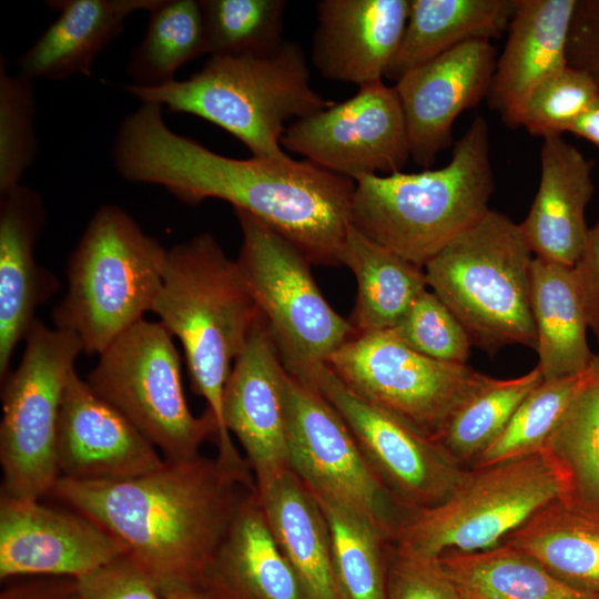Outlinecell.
<instances>
[{"instance_id": "7dc6e473", "label": "cell", "mask_w": 599, "mask_h": 599, "mask_svg": "<svg viewBox=\"0 0 599 599\" xmlns=\"http://www.w3.org/2000/svg\"><path fill=\"white\" fill-rule=\"evenodd\" d=\"M161 599H212L200 586H175L162 592Z\"/></svg>"}, {"instance_id": "74e56055", "label": "cell", "mask_w": 599, "mask_h": 599, "mask_svg": "<svg viewBox=\"0 0 599 599\" xmlns=\"http://www.w3.org/2000/svg\"><path fill=\"white\" fill-rule=\"evenodd\" d=\"M32 81L0 63V193L19 184L38 151Z\"/></svg>"}, {"instance_id": "8992f818", "label": "cell", "mask_w": 599, "mask_h": 599, "mask_svg": "<svg viewBox=\"0 0 599 599\" xmlns=\"http://www.w3.org/2000/svg\"><path fill=\"white\" fill-rule=\"evenodd\" d=\"M167 250L122 207H99L72 251L68 290L53 311L54 327L74 334L83 353L104 352L151 312Z\"/></svg>"}, {"instance_id": "9c48e42d", "label": "cell", "mask_w": 599, "mask_h": 599, "mask_svg": "<svg viewBox=\"0 0 599 599\" xmlns=\"http://www.w3.org/2000/svg\"><path fill=\"white\" fill-rule=\"evenodd\" d=\"M99 356L87 383L164 454L165 461L194 458L206 438L215 439L214 416L209 410L194 416L187 406L180 355L160 322L140 319Z\"/></svg>"}, {"instance_id": "60d3db41", "label": "cell", "mask_w": 599, "mask_h": 599, "mask_svg": "<svg viewBox=\"0 0 599 599\" xmlns=\"http://www.w3.org/2000/svg\"><path fill=\"white\" fill-rule=\"evenodd\" d=\"M386 599H464L439 558L387 547Z\"/></svg>"}, {"instance_id": "44dd1931", "label": "cell", "mask_w": 599, "mask_h": 599, "mask_svg": "<svg viewBox=\"0 0 599 599\" xmlns=\"http://www.w3.org/2000/svg\"><path fill=\"white\" fill-rule=\"evenodd\" d=\"M45 221L40 194L19 184L0 193V377L37 321L35 309L55 282L37 264L34 246Z\"/></svg>"}, {"instance_id": "f1b7e54d", "label": "cell", "mask_w": 599, "mask_h": 599, "mask_svg": "<svg viewBox=\"0 0 599 599\" xmlns=\"http://www.w3.org/2000/svg\"><path fill=\"white\" fill-rule=\"evenodd\" d=\"M501 544L530 556L570 586L599 596V514L560 498Z\"/></svg>"}, {"instance_id": "f35d334b", "label": "cell", "mask_w": 599, "mask_h": 599, "mask_svg": "<svg viewBox=\"0 0 599 599\" xmlns=\"http://www.w3.org/2000/svg\"><path fill=\"white\" fill-rule=\"evenodd\" d=\"M599 95L591 78L566 65L544 80L525 102L519 126L544 139L569 132Z\"/></svg>"}, {"instance_id": "5bb4252c", "label": "cell", "mask_w": 599, "mask_h": 599, "mask_svg": "<svg viewBox=\"0 0 599 599\" xmlns=\"http://www.w3.org/2000/svg\"><path fill=\"white\" fill-rule=\"evenodd\" d=\"M285 388L290 468L313 495L361 512L390 541L406 511L372 470L342 417L290 372Z\"/></svg>"}, {"instance_id": "603a6c76", "label": "cell", "mask_w": 599, "mask_h": 599, "mask_svg": "<svg viewBox=\"0 0 599 599\" xmlns=\"http://www.w3.org/2000/svg\"><path fill=\"white\" fill-rule=\"evenodd\" d=\"M201 587L212 599H307L275 539L256 487L241 499Z\"/></svg>"}, {"instance_id": "d6a6232c", "label": "cell", "mask_w": 599, "mask_h": 599, "mask_svg": "<svg viewBox=\"0 0 599 599\" xmlns=\"http://www.w3.org/2000/svg\"><path fill=\"white\" fill-rule=\"evenodd\" d=\"M315 498L328 526L342 599H386L388 538L361 512L329 499Z\"/></svg>"}, {"instance_id": "7a4b0ae2", "label": "cell", "mask_w": 599, "mask_h": 599, "mask_svg": "<svg viewBox=\"0 0 599 599\" xmlns=\"http://www.w3.org/2000/svg\"><path fill=\"white\" fill-rule=\"evenodd\" d=\"M247 490L216 458L197 455L121 481L61 476L51 494L116 538L162 595L201 587Z\"/></svg>"}, {"instance_id": "52a82bcc", "label": "cell", "mask_w": 599, "mask_h": 599, "mask_svg": "<svg viewBox=\"0 0 599 599\" xmlns=\"http://www.w3.org/2000/svg\"><path fill=\"white\" fill-rule=\"evenodd\" d=\"M534 254L519 224L489 210L424 267L427 285L465 328L471 346L496 354L537 347L530 307Z\"/></svg>"}, {"instance_id": "f546056e", "label": "cell", "mask_w": 599, "mask_h": 599, "mask_svg": "<svg viewBox=\"0 0 599 599\" xmlns=\"http://www.w3.org/2000/svg\"><path fill=\"white\" fill-rule=\"evenodd\" d=\"M354 274L357 295L349 323L356 334L394 328L428 290L425 271L351 225L339 256Z\"/></svg>"}, {"instance_id": "3957f363", "label": "cell", "mask_w": 599, "mask_h": 599, "mask_svg": "<svg viewBox=\"0 0 599 599\" xmlns=\"http://www.w3.org/2000/svg\"><path fill=\"white\" fill-rule=\"evenodd\" d=\"M151 312L181 342L191 387L216 419V458L226 467L244 468L246 460L223 424V394L232 363L262 313L236 261L209 233L174 245Z\"/></svg>"}, {"instance_id": "8fae6325", "label": "cell", "mask_w": 599, "mask_h": 599, "mask_svg": "<svg viewBox=\"0 0 599 599\" xmlns=\"http://www.w3.org/2000/svg\"><path fill=\"white\" fill-rule=\"evenodd\" d=\"M242 245L240 274L265 318L287 372L297 375L328 357L356 333L323 296L312 263L285 236L234 210Z\"/></svg>"}, {"instance_id": "e0dca14e", "label": "cell", "mask_w": 599, "mask_h": 599, "mask_svg": "<svg viewBox=\"0 0 599 599\" xmlns=\"http://www.w3.org/2000/svg\"><path fill=\"white\" fill-rule=\"evenodd\" d=\"M497 59L490 40H471L413 69L395 83L416 164L428 169L451 144L458 115L488 95Z\"/></svg>"}, {"instance_id": "ac0fdd59", "label": "cell", "mask_w": 599, "mask_h": 599, "mask_svg": "<svg viewBox=\"0 0 599 599\" xmlns=\"http://www.w3.org/2000/svg\"><path fill=\"white\" fill-rule=\"evenodd\" d=\"M286 375L261 315L234 361L223 394V424L240 441L255 481L290 468Z\"/></svg>"}, {"instance_id": "2e32d148", "label": "cell", "mask_w": 599, "mask_h": 599, "mask_svg": "<svg viewBox=\"0 0 599 599\" xmlns=\"http://www.w3.org/2000/svg\"><path fill=\"white\" fill-rule=\"evenodd\" d=\"M39 500L1 495V580L19 576L77 579L126 554L116 538L91 519Z\"/></svg>"}, {"instance_id": "1f68e13d", "label": "cell", "mask_w": 599, "mask_h": 599, "mask_svg": "<svg viewBox=\"0 0 599 599\" xmlns=\"http://www.w3.org/2000/svg\"><path fill=\"white\" fill-rule=\"evenodd\" d=\"M126 71L131 84L153 88L174 81L177 70L207 53L200 0H159Z\"/></svg>"}, {"instance_id": "bcb514c9", "label": "cell", "mask_w": 599, "mask_h": 599, "mask_svg": "<svg viewBox=\"0 0 599 599\" xmlns=\"http://www.w3.org/2000/svg\"><path fill=\"white\" fill-rule=\"evenodd\" d=\"M569 132L599 148V95Z\"/></svg>"}, {"instance_id": "f6af8a7d", "label": "cell", "mask_w": 599, "mask_h": 599, "mask_svg": "<svg viewBox=\"0 0 599 599\" xmlns=\"http://www.w3.org/2000/svg\"><path fill=\"white\" fill-rule=\"evenodd\" d=\"M75 592L74 578L47 577L7 587L0 599H71Z\"/></svg>"}, {"instance_id": "7bdbcfd3", "label": "cell", "mask_w": 599, "mask_h": 599, "mask_svg": "<svg viewBox=\"0 0 599 599\" xmlns=\"http://www.w3.org/2000/svg\"><path fill=\"white\" fill-rule=\"evenodd\" d=\"M567 64L587 73L599 91V0H577L568 40Z\"/></svg>"}, {"instance_id": "484cf974", "label": "cell", "mask_w": 599, "mask_h": 599, "mask_svg": "<svg viewBox=\"0 0 599 599\" xmlns=\"http://www.w3.org/2000/svg\"><path fill=\"white\" fill-rule=\"evenodd\" d=\"M275 539L307 599H342L328 526L312 491L286 468L255 481Z\"/></svg>"}, {"instance_id": "4dcf8cb0", "label": "cell", "mask_w": 599, "mask_h": 599, "mask_svg": "<svg viewBox=\"0 0 599 599\" xmlns=\"http://www.w3.org/2000/svg\"><path fill=\"white\" fill-rule=\"evenodd\" d=\"M439 561L464 599H599L505 544L476 552L448 551Z\"/></svg>"}, {"instance_id": "30bf717a", "label": "cell", "mask_w": 599, "mask_h": 599, "mask_svg": "<svg viewBox=\"0 0 599 599\" xmlns=\"http://www.w3.org/2000/svg\"><path fill=\"white\" fill-rule=\"evenodd\" d=\"M17 368L2 379L1 495L40 499L61 477L57 434L61 400L80 353L72 333L37 319Z\"/></svg>"}, {"instance_id": "836d02e7", "label": "cell", "mask_w": 599, "mask_h": 599, "mask_svg": "<svg viewBox=\"0 0 599 599\" xmlns=\"http://www.w3.org/2000/svg\"><path fill=\"white\" fill-rule=\"evenodd\" d=\"M545 449L567 474V498L599 514V354Z\"/></svg>"}, {"instance_id": "5b68a950", "label": "cell", "mask_w": 599, "mask_h": 599, "mask_svg": "<svg viewBox=\"0 0 599 599\" xmlns=\"http://www.w3.org/2000/svg\"><path fill=\"white\" fill-rule=\"evenodd\" d=\"M123 88L142 103L204 119L240 140L252 156L275 161L290 158L282 146L288 121L334 103L313 89L302 47L285 40L262 53L210 57L185 80Z\"/></svg>"}, {"instance_id": "8d00e7d4", "label": "cell", "mask_w": 599, "mask_h": 599, "mask_svg": "<svg viewBox=\"0 0 599 599\" xmlns=\"http://www.w3.org/2000/svg\"><path fill=\"white\" fill-rule=\"evenodd\" d=\"M210 57L256 54L283 39V0H200Z\"/></svg>"}, {"instance_id": "ee69618b", "label": "cell", "mask_w": 599, "mask_h": 599, "mask_svg": "<svg viewBox=\"0 0 599 599\" xmlns=\"http://www.w3.org/2000/svg\"><path fill=\"white\" fill-rule=\"evenodd\" d=\"M588 327L599 328V225L589 229L583 250L573 265Z\"/></svg>"}, {"instance_id": "7402d4cb", "label": "cell", "mask_w": 599, "mask_h": 599, "mask_svg": "<svg viewBox=\"0 0 599 599\" xmlns=\"http://www.w3.org/2000/svg\"><path fill=\"white\" fill-rule=\"evenodd\" d=\"M592 162L561 135L544 139L539 186L520 229L535 257L573 266L587 241Z\"/></svg>"}, {"instance_id": "f907efd6", "label": "cell", "mask_w": 599, "mask_h": 599, "mask_svg": "<svg viewBox=\"0 0 599 599\" xmlns=\"http://www.w3.org/2000/svg\"><path fill=\"white\" fill-rule=\"evenodd\" d=\"M597 224L599 225V220H598V223H597Z\"/></svg>"}, {"instance_id": "4fadbf2b", "label": "cell", "mask_w": 599, "mask_h": 599, "mask_svg": "<svg viewBox=\"0 0 599 599\" xmlns=\"http://www.w3.org/2000/svg\"><path fill=\"white\" fill-rule=\"evenodd\" d=\"M294 376L314 387L338 413L372 470L406 512L446 500L469 469L454 461L433 438L355 394L326 363Z\"/></svg>"}, {"instance_id": "ffe728a7", "label": "cell", "mask_w": 599, "mask_h": 599, "mask_svg": "<svg viewBox=\"0 0 599 599\" xmlns=\"http://www.w3.org/2000/svg\"><path fill=\"white\" fill-rule=\"evenodd\" d=\"M410 0H322L312 62L322 77L363 87L383 81L404 35Z\"/></svg>"}, {"instance_id": "d6986e66", "label": "cell", "mask_w": 599, "mask_h": 599, "mask_svg": "<svg viewBox=\"0 0 599 599\" xmlns=\"http://www.w3.org/2000/svg\"><path fill=\"white\" fill-rule=\"evenodd\" d=\"M61 476L121 481L160 469L156 447L73 370L65 385L57 434Z\"/></svg>"}, {"instance_id": "4316f807", "label": "cell", "mask_w": 599, "mask_h": 599, "mask_svg": "<svg viewBox=\"0 0 599 599\" xmlns=\"http://www.w3.org/2000/svg\"><path fill=\"white\" fill-rule=\"evenodd\" d=\"M529 280L537 367L544 379L585 372L595 354L587 341L588 324L573 266L534 256Z\"/></svg>"}, {"instance_id": "ab89813d", "label": "cell", "mask_w": 599, "mask_h": 599, "mask_svg": "<svg viewBox=\"0 0 599 599\" xmlns=\"http://www.w3.org/2000/svg\"><path fill=\"white\" fill-rule=\"evenodd\" d=\"M389 331L407 347L437 361L466 364L470 356L473 346L465 328L446 304L428 290Z\"/></svg>"}, {"instance_id": "cb8c5ba5", "label": "cell", "mask_w": 599, "mask_h": 599, "mask_svg": "<svg viewBox=\"0 0 599 599\" xmlns=\"http://www.w3.org/2000/svg\"><path fill=\"white\" fill-rule=\"evenodd\" d=\"M577 0H516L488 98L502 121L519 126L526 100L567 65V40Z\"/></svg>"}, {"instance_id": "7c38bea8", "label": "cell", "mask_w": 599, "mask_h": 599, "mask_svg": "<svg viewBox=\"0 0 599 599\" xmlns=\"http://www.w3.org/2000/svg\"><path fill=\"white\" fill-rule=\"evenodd\" d=\"M326 364L355 394L434 440L495 379L467 363L419 354L389 329L355 334Z\"/></svg>"}, {"instance_id": "83f0119b", "label": "cell", "mask_w": 599, "mask_h": 599, "mask_svg": "<svg viewBox=\"0 0 599 599\" xmlns=\"http://www.w3.org/2000/svg\"><path fill=\"white\" fill-rule=\"evenodd\" d=\"M515 7L516 0H410L404 35L385 77L396 83L461 43L499 38Z\"/></svg>"}, {"instance_id": "d590c367", "label": "cell", "mask_w": 599, "mask_h": 599, "mask_svg": "<svg viewBox=\"0 0 599 599\" xmlns=\"http://www.w3.org/2000/svg\"><path fill=\"white\" fill-rule=\"evenodd\" d=\"M588 370L589 367L579 374L544 379L521 402L504 432L473 467H486L544 450L585 383Z\"/></svg>"}, {"instance_id": "c3c4849f", "label": "cell", "mask_w": 599, "mask_h": 599, "mask_svg": "<svg viewBox=\"0 0 599 599\" xmlns=\"http://www.w3.org/2000/svg\"><path fill=\"white\" fill-rule=\"evenodd\" d=\"M71 599H82L77 592L71 597Z\"/></svg>"}, {"instance_id": "277c9868", "label": "cell", "mask_w": 599, "mask_h": 599, "mask_svg": "<svg viewBox=\"0 0 599 599\" xmlns=\"http://www.w3.org/2000/svg\"><path fill=\"white\" fill-rule=\"evenodd\" d=\"M494 187L489 129L477 115L445 166L356 179L351 221L370 240L424 268L490 210Z\"/></svg>"}, {"instance_id": "b9f144b4", "label": "cell", "mask_w": 599, "mask_h": 599, "mask_svg": "<svg viewBox=\"0 0 599 599\" xmlns=\"http://www.w3.org/2000/svg\"><path fill=\"white\" fill-rule=\"evenodd\" d=\"M82 599H161L148 573L123 554L75 579Z\"/></svg>"}, {"instance_id": "9a60e30c", "label": "cell", "mask_w": 599, "mask_h": 599, "mask_svg": "<svg viewBox=\"0 0 599 599\" xmlns=\"http://www.w3.org/2000/svg\"><path fill=\"white\" fill-rule=\"evenodd\" d=\"M282 146L336 175L399 172L410 158L405 116L395 87H359L352 98L287 125Z\"/></svg>"}, {"instance_id": "681fc988", "label": "cell", "mask_w": 599, "mask_h": 599, "mask_svg": "<svg viewBox=\"0 0 599 599\" xmlns=\"http://www.w3.org/2000/svg\"><path fill=\"white\" fill-rule=\"evenodd\" d=\"M593 333L596 334L598 341H599V328L595 329Z\"/></svg>"}, {"instance_id": "ba28073f", "label": "cell", "mask_w": 599, "mask_h": 599, "mask_svg": "<svg viewBox=\"0 0 599 599\" xmlns=\"http://www.w3.org/2000/svg\"><path fill=\"white\" fill-rule=\"evenodd\" d=\"M568 477L547 449L469 468L443 502L405 512L390 542L414 555L439 558L499 546L549 502L567 498Z\"/></svg>"}, {"instance_id": "e575fe53", "label": "cell", "mask_w": 599, "mask_h": 599, "mask_svg": "<svg viewBox=\"0 0 599 599\" xmlns=\"http://www.w3.org/2000/svg\"><path fill=\"white\" fill-rule=\"evenodd\" d=\"M542 380L537 366L519 377L495 378L455 415L435 441L458 465L471 468Z\"/></svg>"}, {"instance_id": "6da1fadb", "label": "cell", "mask_w": 599, "mask_h": 599, "mask_svg": "<svg viewBox=\"0 0 599 599\" xmlns=\"http://www.w3.org/2000/svg\"><path fill=\"white\" fill-rule=\"evenodd\" d=\"M162 110L142 103L121 122L112 158L124 180L162 186L187 204L226 201L276 230L312 264L341 265L355 181L291 156L219 154L172 131Z\"/></svg>"}, {"instance_id": "d4e9b609", "label": "cell", "mask_w": 599, "mask_h": 599, "mask_svg": "<svg viewBox=\"0 0 599 599\" xmlns=\"http://www.w3.org/2000/svg\"><path fill=\"white\" fill-rule=\"evenodd\" d=\"M159 0H54L57 19L19 58V73L31 81L91 74L98 54L123 30L126 19L150 11Z\"/></svg>"}]
</instances>
